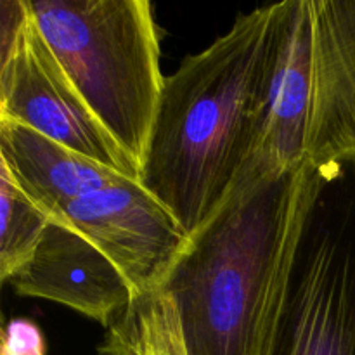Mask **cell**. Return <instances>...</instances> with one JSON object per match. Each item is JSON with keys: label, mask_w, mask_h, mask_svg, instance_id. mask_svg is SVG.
Masks as SVG:
<instances>
[{"label": "cell", "mask_w": 355, "mask_h": 355, "mask_svg": "<svg viewBox=\"0 0 355 355\" xmlns=\"http://www.w3.org/2000/svg\"><path fill=\"white\" fill-rule=\"evenodd\" d=\"M283 2L165 76L139 182L194 236L225 203L262 141L281 45Z\"/></svg>", "instance_id": "obj_1"}, {"label": "cell", "mask_w": 355, "mask_h": 355, "mask_svg": "<svg viewBox=\"0 0 355 355\" xmlns=\"http://www.w3.org/2000/svg\"><path fill=\"white\" fill-rule=\"evenodd\" d=\"M322 168L248 163L220 210L191 236L163 290L189 355H276L291 272Z\"/></svg>", "instance_id": "obj_2"}, {"label": "cell", "mask_w": 355, "mask_h": 355, "mask_svg": "<svg viewBox=\"0 0 355 355\" xmlns=\"http://www.w3.org/2000/svg\"><path fill=\"white\" fill-rule=\"evenodd\" d=\"M355 159V0H284L262 141L250 163L328 168Z\"/></svg>", "instance_id": "obj_3"}, {"label": "cell", "mask_w": 355, "mask_h": 355, "mask_svg": "<svg viewBox=\"0 0 355 355\" xmlns=\"http://www.w3.org/2000/svg\"><path fill=\"white\" fill-rule=\"evenodd\" d=\"M49 49L107 134L141 166L162 99L148 0H28Z\"/></svg>", "instance_id": "obj_4"}, {"label": "cell", "mask_w": 355, "mask_h": 355, "mask_svg": "<svg viewBox=\"0 0 355 355\" xmlns=\"http://www.w3.org/2000/svg\"><path fill=\"white\" fill-rule=\"evenodd\" d=\"M0 120L38 134L139 180L141 166L99 123L42 37L28 2L19 35L0 58Z\"/></svg>", "instance_id": "obj_5"}, {"label": "cell", "mask_w": 355, "mask_h": 355, "mask_svg": "<svg viewBox=\"0 0 355 355\" xmlns=\"http://www.w3.org/2000/svg\"><path fill=\"white\" fill-rule=\"evenodd\" d=\"M62 220L107 257L135 298L165 288L191 243L175 215L139 180H123L73 201Z\"/></svg>", "instance_id": "obj_6"}, {"label": "cell", "mask_w": 355, "mask_h": 355, "mask_svg": "<svg viewBox=\"0 0 355 355\" xmlns=\"http://www.w3.org/2000/svg\"><path fill=\"white\" fill-rule=\"evenodd\" d=\"M17 295L73 309L110 328L135 300L120 270L66 220H52L28 262L7 277Z\"/></svg>", "instance_id": "obj_7"}, {"label": "cell", "mask_w": 355, "mask_h": 355, "mask_svg": "<svg viewBox=\"0 0 355 355\" xmlns=\"http://www.w3.org/2000/svg\"><path fill=\"white\" fill-rule=\"evenodd\" d=\"M0 165L54 220H62V210L73 201L132 180L33 128L7 120H0Z\"/></svg>", "instance_id": "obj_8"}, {"label": "cell", "mask_w": 355, "mask_h": 355, "mask_svg": "<svg viewBox=\"0 0 355 355\" xmlns=\"http://www.w3.org/2000/svg\"><path fill=\"white\" fill-rule=\"evenodd\" d=\"M99 355H189L175 300L166 290L135 298L106 328Z\"/></svg>", "instance_id": "obj_9"}, {"label": "cell", "mask_w": 355, "mask_h": 355, "mask_svg": "<svg viewBox=\"0 0 355 355\" xmlns=\"http://www.w3.org/2000/svg\"><path fill=\"white\" fill-rule=\"evenodd\" d=\"M0 279L6 283L30 260L54 218L26 196L3 165H0Z\"/></svg>", "instance_id": "obj_10"}, {"label": "cell", "mask_w": 355, "mask_h": 355, "mask_svg": "<svg viewBox=\"0 0 355 355\" xmlns=\"http://www.w3.org/2000/svg\"><path fill=\"white\" fill-rule=\"evenodd\" d=\"M2 355H45L42 331L30 321H12L2 335Z\"/></svg>", "instance_id": "obj_11"}]
</instances>
